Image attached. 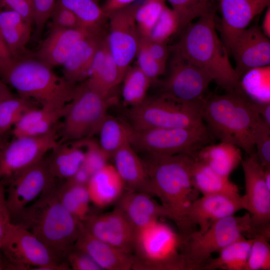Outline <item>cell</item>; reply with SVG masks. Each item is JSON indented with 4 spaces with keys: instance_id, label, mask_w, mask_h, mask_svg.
<instances>
[{
    "instance_id": "6da1fadb",
    "label": "cell",
    "mask_w": 270,
    "mask_h": 270,
    "mask_svg": "<svg viewBox=\"0 0 270 270\" xmlns=\"http://www.w3.org/2000/svg\"><path fill=\"white\" fill-rule=\"evenodd\" d=\"M193 154H182L169 156H148L144 162L150 180L152 196L159 198L176 225L178 233L185 237L194 230L186 218L198 192L192 179Z\"/></svg>"
},
{
    "instance_id": "7a4b0ae2",
    "label": "cell",
    "mask_w": 270,
    "mask_h": 270,
    "mask_svg": "<svg viewBox=\"0 0 270 270\" xmlns=\"http://www.w3.org/2000/svg\"><path fill=\"white\" fill-rule=\"evenodd\" d=\"M216 22L212 8L184 28L180 40L171 50L206 72L226 92H242L228 49L216 32Z\"/></svg>"
},
{
    "instance_id": "3957f363",
    "label": "cell",
    "mask_w": 270,
    "mask_h": 270,
    "mask_svg": "<svg viewBox=\"0 0 270 270\" xmlns=\"http://www.w3.org/2000/svg\"><path fill=\"white\" fill-rule=\"evenodd\" d=\"M58 188L56 184L50 186L12 222L32 232L58 260L64 262L74 248L82 222L62 205Z\"/></svg>"
},
{
    "instance_id": "277c9868",
    "label": "cell",
    "mask_w": 270,
    "mask_h": 270,
    "mask_svg": "<svg viewBox=\"0 0 270 270\" xmlns=\"http://www.w3.org/2000/svg\"><path fill=\"white\" fill-rule=\"evenodd\" d=\"M200 114L213 137L235 144L248 156L255 153L254 136L260 116L254 101L244 91L204 98Z\"/></svg>"
},
{
    "instance_id": "5b68a950",
    "label": "cell",
    "mask_w": 270,
    "mask_h": 270,
    "mask_svg": "<svg viewBox=\"0 0 270 270\" xmlns=\"http://www.w3.org/2000/svg\"><path fill=\"white\" fill-rule=\"evenodd\" d=\"M52 69L35 56H22L0 70V77L20 96L34 100L42 107L60 108L70 102L76 85Z\"/></svg>"
},
{
    "instance_id": "8992f818",
    "label": "cell",
    "mask_w": 270,
    "mask_h": 270,
    "mask_svg": "<svg viewBox=\"0 0 270 270\" xmlns=\"http://www.w3.org/2000/svg\"><path fill=\"white\" fill-rule=\"evenodd\" d=\"M182 242L178 232L158 220L136 229L132 270H186Z\"/></svg>"
},
{
    "instance_id": "52a82bcc",
    "label": "cell",
    "mask_w": 270,
    "mask_h": 270,
    "mask_svg": "<svg viewBox=\"0 0 270 270\" xmlns=\"http://www.w3.org/2000/svg\"><path fill=\"white\" fill-rule=\"evenodd\" d=\"M259 234L262 235L246 212L242 216L232 215L220 220L204 232L195 230L184 238L181 236V252L186 270H200L213 253L242 237L252 238Z\"/></svg>"
},
{
    "instance_id": "ba28073f",
    "label": "cell",
    "mask_w": 270,
    "mask_h": 270,
    "mask_svg": "<svg viewBox=\"0 0 270 270\" xmlns=\"http://www.w3.org/2000/svg\"><path fill=\"white\" fill-rule=\"evenodd\" d=\"M112 97H106L84 80L75 86L62 119L60 134L64 141H77L96 134L108 114Z\"/></svg>"
},
{
    "instance_id": "9c48e42d",
    "label": "cell",
    "mask_w": 270,
    "mask_h": 270,
    "mask_svg": "<svg viewBox=\"0 0 270 270\" xmlns=\"http://www.w3.org/2000/svg\"><path fill=\"white\" fill-rule=\"evenodd\" d=\"M212 138L205 124L191 128L133 129L130 144L148 156L195 155L202 148L210 144Z\"/></svg>"
},
{
    "instance_id": "30bf717a",
    "label": "cell",
    "mask_w": 270,
    "mask_h": 270,
    "mask_svg": "<svg viewBox=\"0 0 270 270\" xmlns=\"http://www.w3.org/2000/svg\"><path fill=\"white\" fill-rule=\"evenodd\" d=\"M202 104L180 103L160 94L146 98L140 104L130 108L128 116L136 130L196 127L204 124L200 114Z\"/></svg>"
},
{
    "instance_id": "8fae6325",
    "label": "cell",
    "mask_w": 270,
    "mask_h": 270,
    "mask_svg": "<svg viewBox=\"0 0 270 270\" xmlns=\"http://www.w3.org/2000/svg\"><path fill=\"white\" fill-rule=\"evenodd\" d=\"M2 267L7 270H68L66 261L60 262L32 232L12 223L2 243Z\"/></svg>"
},
{
    "instance_id": "7c38bea8",
    "label": "cell",
    "mask_w": 270,
    "mask_h": 270,
    "mask_svg": "<svg viewBox=\"0 0 270 270\" xmlns=\"http://www.w3.org/2000/svg\"><path fill=\"white\" fill-rule=\"evenodd\" d=\"M58 126L42 136L14 138L0 154V182L4 185L21 172L36 163L60 143Z\"/></svg>"
},
{
    "instance_id": "4fadbf2b",
    "label": "cell",
    "mask_w": 270,
    "mask_h": 270,
    "mask_svg": "<svg viewBox=\"0 0 270 270\" xmlns=\"http://www.w3.org/2000/svg\"><path fill=\"white\" fill-rule=\"evenodd\" d=\"M212 80L202 69L174 53L161 94L180 103L202 104Z\"/></svg>"
},
{
    "instance_id": "5bb4252c",
    "label": "cell",
    "mask_w": 270,
    "mask_h": 270,
    "mask_svg": "<svg viewBox=\"0 0 270 270\" xmlns=\"http://www.w3.org/2000/svg\"><path fill=\"white\" fill-rule=\"evenodd\" d=\"M137 4H132L108 16L107 42L123 76L136 56L140 40L134 19Z\"/></svg>"
},
{
    "instance_id": "9a60e30c",
    "label": "cell",
    "mask_w": 270,
    "mask_h": 270,
    "mask_svg": "<svg viewBox=\"0 0 270 270\" xmlns=\"http://www.w3.org/2000/svg\"><path fill=\"white\" fill-rule=\"evenodd\" d=\"M244 174L245 210L250 214L254 226L262 235L270 238V188L266 182L264 169L255 153L242 162Z\"/></svg>"
},
{
    "instance_id": "2e32d148",
    "label": "cell",
    "mask_w": 270,
    "mask_h": 270,
    "mask_svg": "<svg viewBox=\"0 0 270 270\" xmlns=\"http://www.w3.org/2000/svg\"><path fill=\"white\" fill-rule=\"evenodd\" d=\"M56 180L51 175L48 158H42L12 178L6 194V203L12 222L28 204L37 199Z\"/></svg>"
},
{
    "instance_id": "e0dca14e",
    "label": "cell",
    "mask_w": 270,
    "mask_h": 270,
    "mask_svg": "<svg viewBox=\"0 0 270 270\" xmlns=\"http://www.w3.org/2000/svg\"><path fill=\"white\" fill-rule=\"evenodd\" d=\"M226 48L234 58V70L240 80L250 70L270 66V38L262 32L258 24L238 33Z\"/></svg>"
},
{
    "instance_id": "ac0fdd59",
    "label": "cell",
    "mask_w": 270,
    "mask_h": 270,
    "mask_svg": "<svg viewBox=\"0 0 270 270\" xmlns=\"http://www.w3.org/2000/svg\"><path fill=\"white\" fill-rule=\"evenodd\" d=\"M97 238L128 254H132L136 228L118 209L110 212L89 214L82 222Z\"/></svg>"
},
{
    "instance_id": "d6986e66",
    "label": "cell",
    "mask_w": 270,
    "mask_h": 270,
    "mask_svg": "<svg viewBox=\"0 0 270 270\" xmlns=\"http://www.w3.org/2000/svg\"><path fill=\"white\" fill-rule=\"evenodd\" d=\"M242 196H234L224 194L202 195L191 204L186 214L190 226L194 230L206 232L214 222L234 215L238 211L245 209Z\"/></svg>"
},
{
    "instance_id": "ffe728a7",
    "label": "cell",
    "mask_w": 270,
    "mask_h": 270,
    "mask_svg": "<svg viewBox=\"0 0 270 270\" xmlns=\"http://www.w3.org/2000/svg\"><path fill=\"white\" fill-rule=\"evenodd\" d=\"M218 0L222 14L219 28L226 47L238 33L270 6V0Z\"/></svg>"
},
{
    "instance_id": "44dd1931",
    "label": "cell",
    "mask_w": 270,
    "mask_h": 270,
    "mask_svg": "<svg viewBox=\"0 0 270 270\" xmlns=\"http://www.w3.org/2000/svg\"><path fill=\"white\" fill-rule=\"evenodd\" d=\"M74 248L88 254L102 270H130L134 256L93 236L81 224Z\"/></svg>"
},
{
    "instance_id": "7402d4cb",
    "label": "cell",
    "mask_w": 270,
    "mask_h": 270,
    "mask_svg": "<svg viewBox=\"0 0 270 270\" xmlns=\"http://www.w3.org/2000/svg\"><path fill=\"white\" fill-rule=\"evenodd\" d=\"M148 194L126 190L116 202L115 208L136 229L160 218L170 220L166 209Z\"/></svg>"
},
{
    "instance_id": "603a6c76",
    "label": "cell",
    "mask_w": 270,
    "mask_h": 270,
    "mask_svg": "<svg viewBox=\"0 0 270 270\" xmlns=\"http://www.w3.org/2000/svg\"><path fill=\"white\" fill-rule=\"evenodd\" d=\"M105 35L104 32H90L75 44L62 66L63 77L68 82L75 86L88 78L93 60Z\"/></svg>"
},
{
    "instance_id": "cb8c5ba5",
    "label": "cell",
    "mask_w": 270,
    "mask_h": 270,
    "mask_svg": "<svg viewBox=\"0 0 270 270\" xmlns=\"http://www.w3.org/2000/svg\"><path fill=\"white\" fill-rule=\"evenodd\" d=\"M123 76L112 56L106 34L96 52L87 83L106 97H111L113 90L122 82Z\"/></svg>"
},
{
    "instance_id": "d4e9b609",
    "label": "cell",
    "mask_w": 270,
    "mask_h": 270,
    "mask_svg": "<svg viewBox=\"0 0 270 270\" xmlns=\"http://www.w3.org/2000/svg\"><path fill=\"white\" fill-rule=\"evenodd\" d=\"M112 158L113 165L124 184L126 190L142 192L152 196L146 164L130 144L118 149Z\"/></svg>"
},
{
    "instance_id": "484cf974",
    "label": "cell",
    "mask_w": 270,
    "mask_h": 270,
    "mask_svg": "<svg viewBox=\"0 0 270 270\" xmlns=\"http://www.w3.org/2000/svg\"><path fill=\"white\" fill-rule=\"evenodd\" d=\"M50 30L49 34L42 42L34 56L52 68L62 66L75 44L92 32L86 29Z\"/></svg>"
},
{
    "instance_id": "4316f807",
    "label": "cell",
    "mask_w": 270,
    "mask_h": 270,
    "mask_svg": "<svg viewBox=\"0 0 270 270\" xmlns=\"http://www.w3.org/2000/svg\"><path fill=\"white\" fill-rule=\"evenodd\" d=\"M86 187L90 201L100 208L116 203L125 191L114 165L108 163L91 176Z\"/></svg>"
},
{
    "instance_id": "83f0119b",
    "label": "cell",
    "mask_w": 270,
    "mask_h": 270,
    "mask_svg": "<svg viewBox=\"0 0 270 270\" xmlns=\"http://www.w3.org/2000/svg\"><path fill=\"white\" fill-rule=\"evenodd\" d=\"M68 108V104L60 108L41 106L32 108L20 116L13 127L14 138L34 136L45 134L57 126Z\"/></svg>"
},
{
    "instance_id": "f1b7e54d",
    "label": "cell",
    "mask_w": 270,
    "mask_h": 270,
    "mask_svg": "<svg viewBox=\"0 0 270 270\" xmlns=\"http://www.w3.org/2000/svg\"><path fill=\"white\" fill-rule=\"evenodd\" d=\"M48 158L50 172L55 179L65 180L72 177L82 167L85 158L84 139L60 143L52 150Z\"/></svg>"
},
{
    "instance_id": "f546056e",
    "label": "cell",
    "mask_w": 270,
    "mask_h": 270,
    "mask_svg": "<svg viewBox=\"0 0 270 270\" xmlns=\"http://www.w3.org/2000/svg\"><path fill=\"white\" fill-rule=\"evenodd\" d=\"M194 157L215 172L227 177H229L242 160L240 148L222 141L203 146L197 152Z\"/></svg>"
},
{
    "instance_id": "4dcf8cb0",
    "label": "cell",
    "mask_w": 270,
    "mask_h": 270,
    "mask_svg": "<svg viewBox=\"0 0 270 270\" xmlns=\"http://www.w3.org/2000/svg\"><path fill=\"white\" fill-rule=\"evenodd\" d=\"M32 24L11 10H0V34L14 58L22 56L31 36Z\"/></svg>"
},
{
    "instance_id": "1f68e13d",
    "label": "cell",
    "mask_w": 270,
    "mask_h": 270,
    "mask_svg": "<svg viewBox=\"0 0 270 270\" xmlns=\"http://www.w3.org/2000/svg\"><path fill=\"white\" fill-rule=\"evenodd\" d=\"M192 179L195 188L202 195H240L238 186L229 177L218 174L196 158L192 168Z\"/></svg>"
},
{
    "instance_id": "d6a6232c",
    "label": "cell",
    "mask_w": 270,
    "mask_h": 270,
    "mask_svg": "<svg viewBox=\"0 0 270 270\" xmlns=\"http://www.w3.org/2000/svg\"><path fill=\"white\" fill-rule=\"evenodd\" d=\"M252 238L245 236L220 250L218 257L211 258L200 270H248V262Z\"/></svg>"
},
{
    "instance_id": "836d02e7",
    "label": "cell",
    "mask_w": 270,
    "mask_h": 270,
    "mask_svg": "<svg viewBox=\"0 0 270 270\" xmlns=\"http://www.w3.org/2000/svg\"><path fill=\"white\" fill-rule=\"evenodd\" d=\"M132 130L130 124L107 114L97 133L98 144L108 158H112L118 149L130 144Z\"/></svg>"
},
{
    "instance_id": "e575fe53",
    "label": "cell",
    "mask_w": 270,
    "mask_h": 270,
    "mask_svg": "<svg viewBox=\"0 0 270 270\" xmlns=\"http://www.w3.org/2000/svg\"><path fill=\"white\" fill-rule=\"evenodd\" d=\"M56 2L71 10L89 31L104 32L108 16L98 0H56Z\"/></svg>"
},
{
    "instance_id": "d590c367",
    "label": "cell",
    "mask_w": 270,
    "mask_h": 270,
    "mask_svg": "<svg viewBox=\"0 0 270 270\" xmlns=\"http://www.w3.org/2000/svg\"><path fill=\"white\" fill-rule=\"evenodd\" d=\"M58 197L64 208L80 222L90 214V202L86 186L69 180L58 188Z\"/></svg>"
},
{
    "instance_id": "8d00e7d4",
    "label": "cell",
    "mask_w": 270,
    "mask_h": 270,
    "mask_svg": "<svg viewBox=\"0 0 270 270\" xmlns=\"http://www.w3.org/2000/svg\"><path fill=\"white\" fill-rule=\"evenodd\" d=\"M152 81L136 65L130 66L122 82V96L124 104L132 108L142 103Z\"/></svg>"
},
{
    "instance_id": "74e56055",
    "label": "cell",
    "mask_w": 270,
    "mask_h": 270,
    "mask_svg": "<svg viewBox=\"0 0 270 270\" xmlns=\"http://www.w3.org/2000/svg\"><path fill=\"white\" fill-rule=\"evenodd\" d=\"M270 66L252 69L240 79L244 93L258 102H270Z\"/></svg>"
},
{
    "instance_id": "f35d334b",
    "label": "cell",
    "mask_w": 270,
    "mask_h": 270,
    "mask_svg": "<svg viewBox=\"0 0 270 270\" xmlns=\"http://www.w3.org/2000/svg\"><path fill=\"white\" fill-rule=\"evenodd\" d=\"M166 0H145L138 4L134 19L140 38H147L166 6Z\"/></svg>"
},
{
    "instance_id": "ab89813d",
    "label": "cell",
    "mask_w": 270,
    "mask_h": 270,
    "mask_svg": "<svg viewBox=\"0 0 270 270\" xmlns=\"http://www.w3.org/2000/svg\"><path fill=\"white\" fill-rule=\"evenodd\" d=\"M32 101L22 96H13L0 102V135L14 126L20 116L33 108Z\"/></svg>"
},
{
    "instance_id": "60d3db41",
    "label": "cell",
    "mask_w": 270,
    "mask_h": 270,
    "mask_svg": "<svg viewBox=\"0 0 270 270\" xmlns=\"http://www.w3.org/2000/svg\"><path fill=\"white\" fill-rule=\"evenodd\" d=\"M176 13L179 21L180 32L196 18L208 13L212 8L211 0H166Z\"/></svg>"
},
{
    "instance_id": "b9f144b4",
    "label": "cell",
    "mask_w": 270,
    "mask_h": 270,
    "mask_svg": "<svg viewBox=\"0 0 270 270\" xmlns=\"http://www.w3.org/2000/svg\"><path fill=\"white\" fill-rule=\"evenodd\" d=\"M179 21L176 13L166 6L164 8L147 38L150 40L167 42L168 38L178 32Z\"/></svg>"
},
{
    "instance_id": "7bdbcfd3",
    "label": "cell",
    "mask_w": 270,
    "mask_h": 270,
    "mask_svg": "<svg viewBox=\"0 0 270 270\" xmlns=\"http://www.w3.org/2000/svg\"><path fill=\"white\" fill-rule=\"evenodd\" d=\"M270 238L262 234L252 238L248 262V270H270Z\"/></svg>"
},
{
    "instance_id": "ee69618b",
    "label": "cell",
    "mask_w": 270,
    "mask_h": 270,
    "mask_svg": "<svg viewBox=\"0 0 270 270\" xmlns=\"http://www.w3.org/2000/svg\"><path fill=\"white\" fill-rule=\"evenodd\" d=\"M255 154L262 166H270V124L260 117L254 136Z\"/></svg>"
},
{
    "instance_id": "f6af8a7d",
    "label": "cell",
    "mask_w": 270,
    "mask_h": 270,
    "mask_svg": "<svg viewBox=\"0 0 270 270\" xmlns=\"http://www.w3.org/2000/svg\"><path fill=\"white\" fill-rule=\"evenodd\" d=\"M136 57L137 60L136 66L152 82L164 73L166 64L154 58L150 54L141 40Z\"/></svg>"
},
{
    "instance_id": "bcb514c9",
    "label": "cell",
    "mask_w": 270,
    "mask_h": 270,
    "mask_svg": "<svg viewBox=\"0 0 270 270\" xmlns=\"http://www.w3.org/2000/svg\"><path fill=\"white\" fill-rule=\"evenodd\" d=\"M85 158L82 167L92 176L108 162V158L92 138L84 139Z\"/></svg>"
},
{
    "instance_id": "7dc6e473",
    "label": "cell",
    "mask_w": 270,
    "mask_h": 270,
    "mask_svg": "<svg viewBox=\"0 0 270 270\" xmlns=\"http://www.w3.org/2000/svg\"><path fill=\"white\" fill-rule=\"evenodd\" d=\"M50 18H51L50 29L87 30L71 10L57 2L51 14Z\"/></svg>"
},
{
    "instance_id": "c3c4849f",
    "label": "cell",
    "mask_w": 270,
    "mask_h": 270,
    "mask_svg": "<svg viewBox=\"0 0 270 270\" xmlns=\"http://www.w3.org/2000/svg\"><path fill=\"white\" fill-rule=\"evenodd\" d=\"M56 3V0H32L33 24L35 26L34 36L36 39L40 36Z\"/></svg>"
},
{
    "instance_id": "681fc988",
    "label": "cell",
    "mask_w": 270,
    "mask_h": 270,
    "mask_svg": "<svg viewBox=\"0 0 270 270\" xmlns=\"http://www.w3.org/2000/svg\"><path fill=\"white\" fill-rule=\"evenodd\" d=\"M66 260L74 270H102L88 254L74 248L68 255Z\"/></svg>"
},
{
    "instance_id": "f907efd6",
    "label": "cell",
    "mask_w": 270,
    "mask_h": 270,
    "mask_svg": "<svg viewBox=\"0 0 270 270\" xmlns=\"http://www.w3.org/2000/svg\"><path fill=\"white\" fill-rule=\"evenodd\" d=\"M14 10L28 22L33 24L32 0H0V10Z\"/></svg>"
},
{
    "instance_id": "816d5d0a",
    "label": "cell",
    "mask_w": 270,
    "mask_h": 270,
    "mask_svg": "<svg viewBox=\"0 0 270 270\" xmlns=\"http://www.w3.org/2000/svg\"><path fill=\"white\" fill-rule=\"evenodd\" d=\"M12 223L6 203L4 185L0 182V250L4 238ZM2 269L0 252V270Z\"/></svg>"
},
{
    "instance_id": "f5cc1de1",
    "label": "cell",
    "mask_w": 270,
    "mask_h": 270,
    "mask_svg": "<svg viewBox=\"0 0 270 270\" xmlns=\"http://www.w3.org/2000/svg\"><path fill=\"white\" fill-rule=\"evenodd\" d=\"M150 54L156 60L166 64L168 57L167 42H160L140 38Z\"/></svg>"
},
{
    "instance_id": "db71d44e",
    "label": "cell",
    "mask_w": 270,
    "mask_h": 270,
    "mask_svg": "<svg viewBox=\"0 0 270 270\" xmlns=\"http://www.w3.org/2000/svg\"><path fill=\"white\" fill-rule=\"evenodd\" d=\"M14 58L0 34V71L10 65Z\"/></svg>"
},
{
    "instance_id": "11a10c76",
    "label": "cell",
    "mask_w": 270,
    "mask_h": 270,
    "mask_svg": "<svg viewBox=\"0 0 270 270\" xmlns=\"http://www.w3.org/2000/svg\"><path fill=\"white\" fill-rule=\"evenodd\" d=\"M136 0H107L102 6L104 12L108 16L110 13L126 7Z\"/></svg>"
},
{
    "instance_id": "9f6ffc18",
    "label": "cell",
    "mask_w": 270,
    "mask_h": 270,
    "mask_svg": "<svg viewBox=\"0 0 270 270\" xmlns=\"http://www.w3.org/2000/svg\"><path fill=\"white\" fill-rule=\"evenodd\" d=\"M257 112L260 117L268 124H270V102H255Z\"/></svg>"
},
{
    "instance_id": "6f0895ef",
    "label": "cell",
    "mask_w": 270,
    "mask_h": 270,
    "mask_svg": "<svg viewBox=\"0 0 270 270\" xmlns=\"http://www.w3.org/2000/svg\"><path fill=\"white\" fill-rule=\"evenodd\" d=\"M262 32L268 38H270V6L266 8L264 17L262 28Z\"/></svg>"
},
{
    "instance_id": "680465c9",
    "label": "cell",
    "mask_w": 270,
    "mask_h": 270,
    "mask_svg": "<svg viewBox=\"0 0 270 270\" xmlns=\"http://www.w3.org/2000/svg\"><path fill=\"white\" fill-rule=\"evenodd\" d=\"M14 96L10 92L6 83L0 77V102Z\"/></svg>"
},
{
    "instance_id": "91938a15",
    "label": "cell",
    "mask_w": 270,
    "mask_h": 270,
    "mask_svg": "<svg viewBox=\"0 0 270 270\" xmlns=\"http://www.w3.org/2000/svg\"><path fill=\"white\" fill-rule=\"evenodd\" d=\"M6 144L4 134L0 135V154Z\"/></svg>"
}]
</instances>
